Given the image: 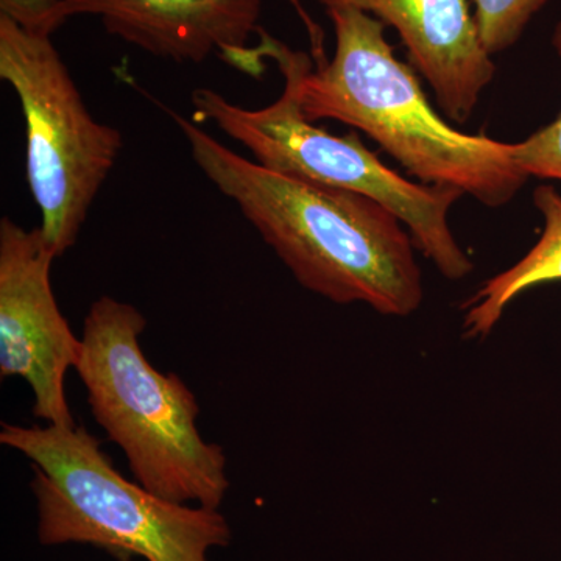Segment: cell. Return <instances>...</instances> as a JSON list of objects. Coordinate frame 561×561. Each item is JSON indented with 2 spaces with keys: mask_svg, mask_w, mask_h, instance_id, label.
<instances>
[{
  "mask_svg": "<svg viewBox=\"0 0 561 561\" xmlns=\"http://www.w3.org/2000/svg\"><path fill=\"white\" fill-rule=\"evenodd\" d=\"M203 175L242 216L305 289L337 305L409 317L424 298L415 243L404 225L367 195L261 168L168 110Z\"/></svg>",
  "mask_w": 561,
  "mask_h": 561,
  "instance_id": "obj_1",
  "label": "cell"
},
{
  "mask_svg": "<svg viewBox=\"0 0 561 561\" xmlns=\"http://www.w3.org/2000/svg\"><path fill=\"white\" fill-rule=\"evenodd\" d=\"M327 13L335 51L302 79L306 119L365 133L421 183L457 187L489 208L511 203L529 180L513 161L512 144L467 135L442 119L412 66L394 57L381 21L354 9Z\"/></svg>",
  "mask_w": 561,
  "mask_h": 561,
  "instance_id": "obj_2",
  "label": "cell"
},
{
  "mask_svg": "<svg viewBox=\"0 0 561 561\" xmlns=\"http://www.w3.org/2000/svg\"><path fill=\"white\" fill-rule=\"evenodd\" d=\"M130 302L101 297L84 319L77 375L92 419L127 457L135 481L162 500L220 511L230 490L227 456L198 431L201 405L175 373L157 370Z\"/></svg>",
  "mask_w": 561,
  "mask_h": 561,
  "instance_id": "obj_3",
  "label": "cell"
},
{
  "mask_svg": "<svg viewBox=\"0 0 561 561\" xmlns=\"http://www.w3.org/2000/svg\"><path fill=\"white\" fill-rule=\"evenodd\" d=\"M0 443L31 461L43 546H94L121 561H209L231 545L220 511L128 481L87 427L2 423Z\"/></svg>",
  "mask_w": 561,
  "mask_h": 561,
  "instance_id": "obj_4",
  "label": "cell"
},
{
  "mask_svg": "<svg viewBox=\"0 0 561 561\" xmlns=\"http://www.w3.org/2000/svg\"><path fill=\"white\" fill-rule=\"evenodd\" d=\"M262 60L271 58L284 79L279 98L260 110H247L220 92L198 88L192 92V121L216 125L242 144L254 162L268 171L367 195L402 221L415 249L437 267L446 279L460 280L474 271L449 227V213L463 192L453 186L413 183L387 168L378 154L364 146L357 133L335 136L301 110V83L313 68L305 51L260 31L256 46Z\"/></svg>",
  "mask_w": 561,
  "mask_h": 561,
  "instance_id": "obj_5",
  "label": "cell"
},
{
  "mask_svg": "<svg viewBox=\"0 0 561 561\" xmlns=\"http://www.w3.org/2000/svg\"><path fill=\"white\" fill-rule=\"evenodd\" d=\"M0 79L25 121V168L41 232L57 256L72 249L116 165L124 138L92 116L49 35L0 14Z\"/></svg>",
  "mask_w": 561,
  "mask_h": 561,
  "instance_id": "obj_6",
  "label": "cell"
},
{
  "mask_svg": "<svg viewBox=\"0 0 561 561\" xmlns=\"http://www.w3.org/2000/svg\"><path fill=\"white\" fill-rule=\"evenodd\" d=\"M57 254L41 228L0 220V376L21 378L33 393V416L76 426L65 379L76 370L81 339L70 330L51 290Z\"/></svg>",
  "mask_w": 561,
  "mask_h": 561,
  "instance_id": "obj_7",
  "label": "cell"
},
{
  "mask_svg": "<svg viewBox=\"0 0 561 561\" xmlns=\"http://www.w3.org/2000/svg\"><path fill=\"white\" fill-rule=\"evenodd\" d=\"M68 18L90 14L110 35L175 62H203L217 54L250 76L264 60L250 47L260 33L262 0H61Z\"/></svg>",
  "mask_w": 561,
  "mask_h": 561,
  "instance_id": "obj_8",
  "label": "cell"
},
{
  "mask_svg": "<svg viewBox=\"0 0 561 561\" xmlns=\"http://www.w3.org/2000/svg\"><path fill=\"white\" fill-rule=\"evenodd\" d=\"M327 10L354 9L398 32L412 68L434 91L445 116L465 124L496 76L468 0H319Z\"/></svg>",
  "mask_w": 561,
  "mask_h": 561,
  "instance_id": "obj_9",
  "label": "cell"
},
{
  "mask_svg": "<svg viewBox=\"0 0 561 561\" xmlns=\"http://www.w3.org/2000/svg\"><path fill=\"white\" fill-rule=\"evenodd\" d=\"M542 216L538 242L508 271L486 280L463 305V331L470 339L489 337L505 309L524 291L561 280V194L553 186L534 191Z\"/></svg>",
  "mask_w": 561,
  "mask_h": 561,
  "instance_id": "obj_10",
  "label": "cell"
},
{
  "mask_svg": "<svg viewBox=\"0 0 561 561\" xmlns=\"http://www.w3.org/2000/svg\"><path fill=\"white\" fill-rule=\"evenodd\" d=\"M549 0H472L483 47L490 55L511 49Z\"/></svg>",
  "mask_w": 561,
  "mask_h": 561,
  "instance_id": "obj_11",
  "label": "cell"
},
{
  "mask_svg": "<svg viewBox=\"0 0 561 561\" xmlns=\"http://www.w3.org/2000/svg\"><path fill=\"white\" fill-rule=\"evenodd\" d=\"M552 46L561 57V21L556 25ZM512 158L527 176L561 183V113L552 124L535 131L523 142L512 144Z\"/></svg>",
  "mask_w": 561,
  "mask_h": 561,
  "instance_id": "obj_12",
  "label": "cell"
},
{
  "mask_svg": "<svg viewBox=\"0 0 561 561\" xmlns=\"http://www.w3.org/2000/svg\"><path fill=\"white\" fill-rule=\"evenodd\" d=\"M0 14L25 31L49 36L69 20L61 0H0Z\"/></svg>",
  "mask_w": 561,
  "mask_h": 561,
  "instance_id": "obj_13",
  "label": "cell"
},
{
  "mask_svg": "<svg viewBox=\"0 0 561 561\" xmlns=\"http://www.w3.org/2000/svg\"><path fill=\"white\" fill-rule=\"evenodd\" d=\"M286 2L289 3L295 13H297V16L300 18L301 24L305 25L306 32H308L313 61L317 62V66L323 65V62L328 61L327 51H324L323 28L313 21L309 11L302 5L301 0H286Z\"/></svg>",
  "mask_w": 561,
  "mask_h": 561,
  "instance_id": "obj_14",
  "label": "cell"
}]
</instances>
